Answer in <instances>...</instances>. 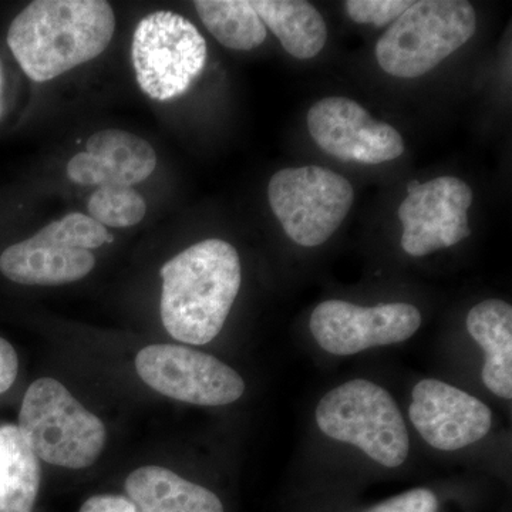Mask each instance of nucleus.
I'll return each mask as SVG.
<instances>
[{
  "mask_svg": "<svg viewBox=\"0 0 512 512\" xmlns=\"http://www.w3.org/2000/svg\"><path fill=\"white\" fill-rule=\"evenodd\" d=\"M114 30L104 0H35L10 23L8 46L26 76L45 83L106 52Z\"/></svg>",
  "mask_w": 512,
  "mask_h": 512,
  "instance_id": "obj_1",
  "label": "nucleus"
},
{
  "mask_svg": "<svg viewBox=\"0 0 512 512\" xmlns=\"http://www.w3.org/2000/svg\"><path fill=\"white\" fill-rule=\"evenodd\" d=\"M161 276L165 330L187 345L204 346L217 338L242 284L234 245L205 239L165 262Z\"/></svg>",
  "mask_w": 512,
  "mask_h": 512,
  "instance_id": "obj_2",
  "label": "nucleus"
},
{
  "mask_svg": "<svg viewBox=\"0 0 512 512\" xmlns=\"http://www.w3.org/2000/svg\"><path fill=\"white\" fill-rule=\"evenodd\" d=\"M18 427L37 458L70 470L93 466L106 446L103 421L50 377L26 390Z\"/></svg>",
  "mask_w": 512,
  "mask_h": 512,
  "instance_id": "obj_3",
  "label": "nucleus"
},
{
  "mask_svg": "<svg viewBox=\"0 0 512 512\" xmlns=\"http://www.w3.org/2000/svg\"><path fill=\"white\" fill-rule=\"evenodd\" d=\"M476 28V10L466 0L413 2L377 42V63L390 76L416 79L466 45Z\"/></svg>",
  "mask_w": 512,
  "mask_h": 512,
  "instance_id": "obj_4",
  "label": "nucleus"
},
{
  "mask_svg": "<svg viewBox=\"0 0 512 512\" xmlns=\"http://www.w3.org/2000/svg\"><path fill=\"white\" fill-rule=\"evenodd\" d=\"M320 431L352 444L387 468L402 466L410 450L409 433L392 394L370 380L340 384L320 399L315 412Z\"/></svg>",
  "mask_w": 512,
  "mask_h": 512,
  "instance_id": "obj_5",
  "label": "nucleus"
},
{
  "mask_svg": "<svg viewBox=\"0 0 512 512\" xmlns=\"http://www.w3.org/2000/svg\"><path fill=\"white\" fill-rule=\"evenodd\" d=\"M200 30L178 15L160 10L138 23L131 60L138 86L150 99L170 101L187 93L207 63Z\"/></svg>",
  "mask_w": 512,
  "mask_h": 512,
  "instance_id": "obj_6",
  "label": "nucleus"
},
{
  "mask_svg": "<svg viewBox=\"0 0 512 512\" xmlns=\"http://www.w3.org/2000/svg\"><path fill=\"white\" fill-rule=\"evenodd\" d=\"M268 201L285 234L301 247L325 244L348 217L355 190L318 165L285 168L271 178Z\"/></svg>",
  "mask_w": 512,
  "mask_h": 512,
  "instance_id": "obj_7",
  "label": "nucleus"
},
{
  "mask_svg": "<svg viewBox=\"0 0 512 512\" xmlns=\"http://www.w3.org/2000/svg\"><path fill=\"white\" fill-rule=\"evenodd\" d=\"M136 369L151 389L195 406H227L245 393L244 379L232 367L188 346H147L138 352Z\"/></svg>",
  "mask_w": 512,
  "mask_h": 512,
  "instance_id": "obj_8",
  "label": "nucleus"
},
{
  "mask_svg": "<svg viewBox=\"0 0 512 512\" xmlns=\"http://www.w3.org/2000/svg\"><path fill=\"white\" fill-rule=\"evenodd\" d=\"M420 325L421 313L410 303L365 308L336 299L319 303L309 322L316 343L335 356L402 343L412 338Z\"/></svg>",
  "mask_w": 512,
  "mask_h": 512,
  "instance_id": "obj_9",
  "label": "nucleus"
},
{
  "mask_svg": "<svg viewBox=\"0 0 512 512\" xmlns=\"http://www.w3.org/2000/svg\"><path fill=\"white\" fill-rule=\"evenodd\" d=\"M308 128L315 143L340 161L382 164L404 153L399 131L373 119L348 97H326L313 104L308 113Z\"/></svg>",
  "mask_w": 512,
  "mask_h": 512,
  "instance_id": "obj_10",
  "label": "nucleus"
},
{
  "mask_svg": "<svg viewBox=\"0 0 512 512\" xmlns=\"http://www.w3.org/2000/svg\"><path fill=\"white\" fill-rule=\"evenodd\" d=\"M471 204L473 191L456 177L434 178L407 192L399 207L404 252L426 256L470 237L467 211Z\"/></svg>",
  "mask_w": 512,
  "mask_h": 512,
  "instance_id": "obj_11",
  "label": "nucleus"
},
{
  "mask_svg": "<svg viewBox=\"0 0 512 512\" xmlns=\"http://www.w3.org/2000/svg\"><path fill=\"white\" fill-rule=\"evenodd\" d=\"M409 417L423 440L441 451L471 446L493 426L487 404L437 379H424L414 386Z\"/></svg>",
  "mask_w": 512,
  "mask_h": 512,
  "instance_id": "obj_12",
  "label": "nucleus"
},
{
  "mask_svg": "<svg viewBox=\"0 0 512 512\" xmlns=\"http://www.w3.org/2000/svg\"><path fill=\"white\" fill-rule=\"evenodd\" d=\"M96 266L92 251L43 241L36 235L0 255V272L15 284L59 286L86 278Z\"/></svg>",
  "mask_w": 512,
  "mask_h": 512,
  "instance_id": "obj_13",
  "label": "nucleus"
},
{
  "mask_svg": "<svg viewBox=\"0 0 512 512\" xmlns=\"http://www.w3.org/2000/svg\"><path fill=\"white\" fill-rule=\"evenodd\" d=\"M466 325L485 353V387L495 396L511 400L512 306L501 299L480 302L468 312Z\"/></svg>",
  "mask_w": 512,
  "mask_h": 512,
  "instance_id": "obj_14",
  "label": "nucleus"
},
{
  "mask_svg": "<svg viewBox=\"0 0 512 512\" xmlns=\"http://www.w3.org/2000/svg\"><path fill=\"white\" fill-rule=\"evenodd\" d=\"M126 491L140 512H224L220 498L208 488L160 466L134 470Z\"/></svg>",
  "mask_w": 512,
  "mask_h": 512,
  "instance_id": "obj_15",
  "label": "nucleus"
},
{
  "mask_svg": "<svg viewBox=\"0 0 512 512\" xmlns=\"http://www.w3.org/2000/svg\"><path fill=\"white\" fill-rule=\"evenodd\" d=\"M256 15L295 59H313L328 40L319 10L305 0H251Z\"/></svg>",
  "mask_w": 512,
  "mask_h": 512,
  "instance_id": "obj_16",
  "label": "nucleus"
},
{
  "mask_svg": "<svg viewBox=\"0 0 512 512\" xmlns=\"http://www.w3.org/2000/svg\"><path fill=\"white\" fill-rule=\"evenodd\" d=\"M39 485V458L19 427H0V512H33Z\"/></svg>",
  "mask_w": 512,
  "mask_h": 512,
  "instance_id": "obj_17",
  "label": "nucleus"
},
{
  "mask_svg": "<svg viewBox=\"0 0 512 512\" xmlns=\"http://www.w3.org/2000/svg\"><path fill=\"white\" fill-rule=\"evenodd\" d=\"M87 153L100 157L109 170L111 185L143 183L157 167V154L144 138L128 131L109 128L87 140Z\"/></svg>",
  "mask_w": 512,
  "mask_h": 512,
  "instance_id": "obj_18",
  "label": "nucleus"
},
{
  "mask_svg": "<svg viewBox=\"0 0 512 512\" xmlns=\"http://www.w3.org/2000/svg\"><path fill=\"white\" fill-rule=\"evenodd\" d=\"M205 28L222 46L248 52L265 42L268 30L247 0H197Z\"/></svg>",
  "mask_w": 512,
  "mask_h": 512,
  "instance_id": "obj_19",
  "label": "nucleus"
},
{
  "mask_svg": "<svg viewBox=\"0 0 512 512\" xmlns=\"http://www.w3.org/2000/svg\"><path fill=\"white\" fill-rule=\"evenodd\" d=\"M87 210L103 227L130 228L144 220L147 204L134 188L106 185L93 192Z\"/></svg>",
  "mask_w": 512,
  "mask_h": 512,
  "instance_id": "obj_20",
  "label": "nucleus"
},
{
  "mask_svg": "<svg viewBox=\"0 0 512 512\" xmlns=\"http://www.w3.org/2000/svg\"><path fill=\"white\" fill-rule=\"evenodd\" d=\"M35 235L52 244L86 251L103 247L111 241L107 228L82 212L64 215L62 220L50 222Z\"/></svg>",
  "mask_w": 512,
  "mask_h": 512,
  "instance_id": "obj_21",
  "label": "nucleus"
},
{
  "mask_svg": "<svg viewBox=\"0 0 512 512\" xmlns=\"http://www.w3.org/2000/svg\"><path fill=\"white\" fill-rule=\"evenodd\" d=\"M412 3L407 0H348L345 8L353 22L383 28L399 18Z\"/></svg>",
  "mask_w": 512,
  "mask_h": 512,
  "instance_id": "obj_22",
  "label": "nucleus"
},
{
  "mask_svg": "<svg viewBox=\"0 0 512 512\" xmlns=\"http://www.w3.org/2000/svg\"><path fill=\"white\" fill-rule=\"evenodd\" d=\"M67 177L74 184L79 185H99L106 187L111 185V178L106 164L100 157L94 154L84 153L76 154L67 164Z\"/></svg>",
  "mask_w": 512,
  "mask_h": 512,
  "instance_id": "obj_23",
  "label": "nucleus"
},
{
  "mask_svg": "<svg viewBox=\"0 0 512 512\" xmlns=\"http://www.w3.org/2000/svg\"><path fill=\"white\" fill-rule=\"evenodd\" d=\"M367 512H439V500L427 488H414L377 504Z\"/></svg>",
  "mask_w": 512,
  "mask_h": 512,
  "instance_id": "obj_24",
  "label": "nucleus"
},
{
  "mask_svg": "<svg viewBox=\"0 0 512 512\" xmlns=\"http://www.w3.org/2000/svg\"><path fill=\"white\" fill-rule=\"evenodd\" d=\"M79 512H140L130 498L121 495H94Z\"/></svg>",
  "mask_w": 512,
  "mask_h": 512,
  "instance_id": "obj_25",
  "label": "nucleus"
},
{
  "mask_svg": "<svg viewBox=\"0 0 512 512\" xmlns=\"http://www.w3.org/2000/svg\"><path fill=\"white\" fill-rule=\"evenodd\" d=\"M19 359L8 340L0 338V394L8 392L18 377Z\"/></svg>",
  "mask_w": 512,
  "mask_h": 512,
  "instance_id": "obj_26",
  "label": "nucleus"
},
{
  "mask_svg": "<svg viewBox=\"0 0 512 512\" xmlns=\"http://www.w3.org/2000/svg\"><path fill=\"white\" fill-rule=\"evenodd\" d=\"M3 77H2V69H0V117H2L3 113Z\"/></svg>",
  "mask_w": 512,
  "mask_h": 512,
  "instance_id": "obj_27",
  "label": "nucleus"
},
{
  "mask_svg": "<svg viewBox=\"0 0 512 512\" xmlns=\"http://www.w3.org/2000/svg\"><path fill=\"white\" fill-rule=\"evenodd\" d=\"M420 183L419 181L413 180L410 181L409 184H407V192L414 190V188L419 187Z\"/></svg>",
  "mask_w": 512,
  "mask_h": 512,
  "instance_id": "obj_28",
  "label": "nucleus"
}]
</instances>
